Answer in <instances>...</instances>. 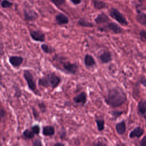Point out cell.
I'll list each match as a JSON object with an SVG mask.
<instances>
[{"instance_id":"obj_14","label":"cell","mask_w":146,"mask_h":146,"mask_svg":"<svg viewBox=\"0 0 146 146\" xmlns=\"http://www.w3.org/2000/svg\"><path fill=\"white\" fill-rule=\"evenodd\" d=\"M84 64L86 67L90 68L96 66V62L94 58L90 54H86L84 58Z\"/></svg>"},{"instance_id":"obj_32","label":"cell","mask_w":146,"mask_h":146,"mask_svg":"<svg viewBox=\"0 0 146 146\" xmlns=\"http://www.w3.org/2000/svg\"><path fill=\"white\" fill-rule=\"evenodd\" d=\"M5 115V111L0 106V121L3 119Z\"/></svg>"},{"instance_id":"obj_4","label":"cell","mask_w":146,"mask_h":146,"mask_svg":"<svg viewBox=\"0 0 146 146\" xmlns=\"http://www.w3.org/2000/svg\"><path fill=\"white\" fill-rule=\"evenodd\" d=\"M99 30L101 31H111L114 34H121L123 33V29L115 22H108L106 25L100 27Z\"/></svg>"},{"instance_id":"obj_1","label":"cell","mask_w":146,"mask_h":146,"mask_svg":"<svg viewBox=\"0 0 146 146\" xmlns=\"http://www.w3.org/2000/svg\"><path fill=\"white\" fill-rule=\"evenodd\" d=\"M127 100V96L120 88L115 87L108 91L105 102L112 108H117L123 105Z\"/></svg>"},{"instance_id":"obj_23","label":"cell","mask_w":146,"mask_h":146,"mask_svg":"<svg viewBox=\"0 0 146 146\" xmlns=\"http://www.w3.org/2000/svg\"><path fill=\"white\" fill-rule=\"evenodd\" d=\"M41 48L46 54H51L53 52V49L46 44H42L41 45Z\"/></svg>"},{"instance_id":"obj_33","label":"cell","mask_w":146,"mask_h":146,"mask_svg":"<svg viewBox=\"0 0 146 146\" xmlns=\"http://www.w3.org/2000/svg\"><path fill=\"white\" fill-rule=\"evenodd\" d=\"M39 107L40 110L42 111V112H44L46 111V105L44 103H41L39 104Z\"/></svg>"},{"instance_id":"obj_24","label":"cell","mask_w":146,"mask_h":146,"mask_svg":"<svg viewBox=\"0 0 146 146\" xmlns=\"http://www.w3.org/2000/svg\"><path fill=\"white\" fill-rule=\"evenodd\" d=\"M23 136L26 137L27 139H32L34 137L35 133L33 132V131L31 129H27L23 132Z\"/></svg>"},{"instance_id":"obj_27","label":"cell","mask_w":146,"mask_h":146,"mask_svg":"<svg viewBox=\"0 0 146 146\" xmlns=\"http://www.w3.org/2000/svg\"><path fill=\"white\" fill-rule=\"evenodd\" d=\"M139 36L141 40L146 43V30H140L139 31Z\"/></svg>"},{"instance_id":"obj_30","label":"cell","mask_w":146,"mask_h":146,"mask_svg":"<svg viewBox=\"0 0 146 146\" xmlns=\"http://www.w3.org/2000/svg\"><path fill=\"white\" fill-rule=\"evenodd\" d=\"M31 129V130L33 131V132L35 134H36V135L39 134V132H40V127H39V126L38 125H35L33 126Z\"/></svg>"},{"instance_id":"obj_26","label":"cell","mask_w":146,"mask_h":146,"mask_svg":"<svg viewBox=\"0 0 146 146\" xmlns=\"http://www.w3.org/2000/svg\"><path fill=\"white\" fill-rule=\"evenodd\" d=\"M111 113L112 116V118L114 119H116L117 118L120 117L123 113V111L115 110V111H112Z\"/></svg>"},{"instance_id":"obj_28","label":"cell","mask_w":146,"mask_h":146,"mask_svg":"<svg viewBox=\"0 0 146 146\" xmlns=\"http://www.w3.org/2000/svg\"><path fill=\"white\" fill-rule=\"evenodd\" d=\"M50 2H51L53 4H54L55 6L59 7L62 5H63L65 2L66 0H49Z\"/></svg>"},{"instance_id":"obj_34","label":"cell","mask_w":146,"mask_h":146,"mask_svg":"<svg viewBox=\"0 0 146 146\" xmlns=\"http://www.w3.org/2000/svg\"><path fill=\"white\" fill-rule=\"evenodd\" d=\"M70 1L73 4L75 5L80 4L81 3V1H82V0H70Z\"/></svg>"},{"instance_id":"obj_10","label":"cell","mask_w":146,"mask_h":146,"mask_svg":"<svg viewBox=\"0 0 146 146\" xmlns=\"http://www.w3.org/2000/svg\"><path fill=\"white\" fill-rule=\"evenodd\" d=\"M99 59L103 64L110 63L112 60V54L110 51L104 50L99 55Z\"/></svg>"},{"instance_id":"obj_40","label":"cell","mask_w":146,"mask_h":146,"mask_svg":"<svg viewBox=\"0 0 146 146\" xmlns=\"http://www.w3.org/2000/svg\"><path fill=\"white\" fill-rule=\"evenodd\" d=\"M1 145V144H0V145Z\"/></svg>"},{"instance_id":"obj_6","label":"cell","mask_w":146,"mask_h":146,"mask_svg":"<svg viewBox=\"0 0 146 146\" xmlns=\"http://www.w3.org/2000/svg\"><path fill=\"white\" fill-rule=\"evenodd\" d=\"M23 76L27 82L29 89L33 92H35L36 90V84L32 74L29 70H26L23 71Z\"/></svg>"},{"instance_id":"obj_37","label":"cell","mask_w":146,"mask_h":146,"mask_svg":"<svg viewBox=\"0 0 146 146\" xmlns=\"http://www.w3.org/2000/svg\"><path fill=\"white\" fill-rule=\"evenodd\" d=\"M144 118H145V128H146V116H145V117H144Z\"/></svg>"},{"instance_id":"obj_29","label":"cell","mask_w":146,"mask_h":146,"mask_svg":"<svg viewBox=\"0 0 146 146\" xmlns=\"http://www.w3.org/2000/svg\"><path fill=\"white\" fill-rule=\"evenodd\" d=\"M136 84H141L142 86H143L144 87H146V77L144 76H141L139 78V80H138V82Z\"/></svg>"},{"instance_id":"obj_18","label":"cell","mask_w":146,"mask_h":146,"mask_svg":"<svg viewBox=\"0 0 146 146\" xmlns=\"http://www.w3.org/2000/svg\"><path fill=\"white\" fill-rule=\"evenodd\" d=\"M136 21L143 26H146V13L143 12H138L136 15Z\"/></svg>"},{"instance_id":"obj_17","label":"cell","mask_w":146,"mask_h":146,"mask_svg":"<svg viewBox=\"0 0 146 146\" xmlns=\"http://www.w3.org/2000/svg\"><path fill=\"white\" fill-rule=\"evenodd\" d=\"M23 60V58L19 56H12L9 58V62L13 67L20 66Z\"/></svg>"},{"instance_id":"obj_12","label":"cell","mask_w":146,"mask_h":146,"mask_svg":"<svg viewBox=\"0 0 146 146\" xmlns=\"http://www.w3.org/2000/svg\"><path fill=\"white\" fill-rule=\"evenodd\" d=\"M94 21L97 25H103L107 23L110 20L108 17L105 13H102L97 15Z\"/></svg>"},{"instance_id":"obj_16","label":"cell","mask_w":146,"mask_h":146,"mask_svg":"<svg viewBox=\"0 0 146 146\" xmlns=\"http://www.w3.org/2000/svg\"><path fill=\"white\" fill-rule=\"evenodd\" d=\"M115 129L117 133L119 135H123L126 131V123L123 120L117 123L115 125Z\"/></svg>"},{"instance_id":"obj_5","label":"cell","mask_w":146,"mask_h":146,"mask_svg":"<svg viewBox=\"0 0 146 146\" xmlns=\"http://www.w3.org/2000/svg\"><path fill=\"white\" fill-rule=\"evenodd\" d=\"M62 70L67 74L75 75L78 71V66L76 63L70 61H63L62 62Z\"/></svg>"},{"instance_id":"obj_25","label":"cell","mask_w":146,"mask_h":146,"mask_svg":"<svg viewBox=\"0 0 146 146\" xmlns=\"http://www.w3.org/2000/svg\"><path fill=\"white\" fill-rule=\"evenodd\" d=\"M13 5V3L9 0H2L1 2V6L2 8L7 9L11 7Z\"/></svg>"},{"instance_id":"obj_35","label":"cell","mask_w":146,"mask_h":146,"mask_svg":"<svg viewBox=\"0 0 146 146\" xmlns=\"http://www.w3.org/2000/svg\"><path fill=\"white\" fill-rule=\"evenodd\" d=\"M33 145L37 146V145H42V144L40 140H35V141L34 142Z\"/></svg>"},{"instance_id":"obj_20","label":"cell","mask_w":146,"mask_h":146,"mask_svg":"<svg viewBox=\"0 0 146 146\" xmlns=\"http://www.w3.org/2000/svg\"><path fill=\"white\" fill-rule=\"evenodd\" d=\"M92 4L94 8L98 10H101L105 9L107 6V4L105 2L100 0H92Z\"/></svg>"},{"instance_id":"obj_19","label":"cell","mask_w":146,"mask_h":146,"mask_svg":"<svg viewBox=\"0 0 146 146\" xmlns=\"http://www.w3.org/2000/svg\"><path fill=\"white\" fill-rule=\"evenodd\" d=\"M42 133L45 136H51L55 133V128L53 126H44L42 130Z\"/></svg>"},{"instance_id":"obj_7","label":"cell","mask_w":146,"mask_h":146,"mask_svg":"<svg viewBox=\"0 0 146 146\" xmlns=\"http://www.w3.org/2000/svg\"><path fill=\"white\" fill-rule=\"evenodd\" d=\"M23 15L26 21H35L38 17L37 13L29 7H25L24 8Z\"/></svg>"},{"instance_id":"obj_13","label":"cell","mask_w":146,"mask_h":146,"mask_svg":"<svg viewBox=\"0 0 146 146\" xmlns=\"http://www.w3.org/2000/svg\"><path fill=\"white\" fill-rule=\"evenodd\" d=\"M137 112L139 115L144 117L146 116V100L142 99L137 104Z\"/></svg>"},{"instance_id":"obj_8","label":"cell","mask_w":146,"mask_h":146,"mask_svg":"<svg viewBox=\"0 0 146 146\" xmlns=\"http://www.w3.org/2000/svg\"><path fill=\"white\" fill-rule=\"evenodd\" d=\"M87 95L84 91H82L76 96L73 98V102L77 104H80L81 106H84L87 102Z\"/></svg>"},{"instance_id":"obj_22","label":"cell","mask_w":146,"mask_h":146,"mask_svg":"<svg viewBox=\"0 0 146 146\" xmlns=\"http://www.w3.org/2000/svg\"><path fill=\"white\" fill-rule=\"evenodd\" d=\"M78 23L79 26H80L82 27H92L94 26L92 23L88 22L83 18H80L78 21Z\"/></svg>"},{"instance_id":"obj_21","label":"cell","mask_w":146,"mask_h":146,"mask_svg":"<svg viewBox=\"0 0 146 146\" xmlns=\"http://www.w3.org/2000/svg\"><path fill=\"white\" fill-rule=\"evenodd\" d=\"M95 122L97 125V128L99 131H102L105 128V121L103 118L99 119L96 118L95 119Z\"/></svg>"},{"instance_id":"obj_11","label":"cell","mask_w":146,"mask_h":146,"mask_svg":"<svg viewBox=\"0 0 146 146\" xmlns=\"http://www.w3.org/2000/svg\"><path fill=\"white\" fill-rule=\"evenodd\" d=\"M144 129L139 127L137 126L132 131H131L129 134V137L130 139H134V138H140L144 133Z\"/></svg>"},{"instance_id":"obj_39","label":"cell","mask_w":146,"mask_h":146,"mask_svg":"<svg viewBox=\"0 0 146 146\" xmlns=\"http://www.w3.org/2000/svg\"><path fill=\"white\" fill-rule=\"evenodd\" d=\"M1 50H0V55H1Z\"/></svg>"},{"instance_id":"obj_15","label":"cell","mask_w":146,"mask_h":146,"mask_svg":"<svg viewBox=\"0 0 146 146\" xmlns=\"http://www.w3.org/2000/svg\"><path fill=\"white\" fill-rule=\"evenodd\" d=\"M55 21L59 25H66L69 22V19L67 15L63 13H59L55 17Z\"/></svg>"},{"instance_id":"obj_36","label":"cell","mask_w":146,"mask_h":146,"mask_svg":"<svg viewBox=\"0 0 146 146\" xmlns=\"http://www.w3.org/2000/svg\"><path fill=\"white\" fill-rule=\"evenodd\" d=\"M54 145H55V146H64V145H65V144L62 143H55L54 144Z\"/></svg>"},{"instance_id":"obj_38","label":"cell","mask_w":146,"mask_h":146,"mask_svg":"<svg viewBox=\"0 0 146 146\" xmlns=\"http://www.w3.org/2000/svg\"><path fill=\"white\" fill-rule=\"evenodd\" d=\"M1 1H2V0H0V4H1Z\"/></svg>"},{"instance_id":"obj_31","label":"cell","mask_w":146,"mask_h":146,"mask_svg":"<svg viewBox=\"0 0 146 146\" xmlns=\"http://www.w3.org/2000/svg\"><path fill=\"white\" fill-rule=\"evenodd\" d=\"M139 144L140 146H146V135L142 138Z\"/></svg>"},{"instance_id":"obj_3","label":"cell","mask_w":146,"mask_h":146,"mask_svg":"<svg viewBox=\"0 0 146 146\" xmlns=\"http://www.w3.org/2000/svg\"><path fill=\"white\" fill-rule=\"evenodd\" d=\"M110 16L123 26H127L128 22L124 15L116 9L111 8L109 11Z\"/></svg>"},{"instance_id":"obj_2","label":"cell","mask_w":146,"mask_h":146,"mask_svg":"<svg viewBox=\"0 0 146 146\" xmlns=\"http://www.w3.org/2000/svg\"><path fill=\"white\" fill-rule=\"evenodd\" d=\"M60 78L54 72L50 73L39 79L38 84L44 87H51L55 88L60 83Z\"/></svg>"},{"instance_id":"obj_9","label":"cell","mask_w":146,"mask_h":146,"mask_svg":"<svg viewBox=\"0 0 146 146\" xmlns=\"http://www.w3.org/2000/svg\"><path fill=\"white\" fill-rule=\"evenodd\" d=\"M31 38L37 42H44L45 40L44 34L40 30H32L30 33Z\"/></svg>"}]
</instances>
